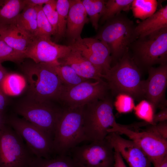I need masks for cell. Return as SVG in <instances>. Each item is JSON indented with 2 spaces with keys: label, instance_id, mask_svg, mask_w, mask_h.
I'll use <instances>...</instances> for the list:
<instances>
[{
  "label": "cell",
  "instance_id": "6da1fadb",
  "mask_svg": "<svg viewBox=\"0 0 167 167\" xmlns=\"http://www.w3.org/2000/svg\"><path fill=\"white\" fill-rule=\"evenodd\" d=\"M22 69L29 85V99L40 102L58 101L63 85L51 63H27Z\"/></svg>",
  "mask_w": 167,
  "mask_h": 167
},
{
  "label": "cell",
  "instance_id": "7a4b0ae2",
  "mask_svg": "<svg viewBox=\"0 0 167 167\" xmlns=\"http://www.w3.org/2000/svg\"><path fill=\"white\" fill-rule=\"evenodd\" d=\"M141 75V69L128 52L102 78L113 93H126L139 99L144 96L145 80Z\"/></svg>",
  "mask_w": 167,
  "mask_h": 167
},
{
  "label": "cell",
  "instance_id": "3957f363",
  "mask_svg": "<svg viewBox=\"0 0 167 167\" xmlns=\"http://www.w3.org/2000/svg\"><path fill=\"white\" fill-rule=\"evenodd\" d=\"M133 21L121 13L107 21L95 38L106 43L113 60L117 62L129 51L138 38Z\"/></svg>",
  "mask_w": 167,
  "mask_h": 167
},
{
  "label": "cell",
  "instance_id": "277c9868",
  "mask_svg": "<svg viewBox=\"0 0 167 167\" xmlns=\"http://www.w3.org/2000/svg\"><path fill=\"white\" fill-rule=\"evenodd\" d=\"M113 103L107 97L83 107V130L84 141L105 139L117 123L113 113Z\"/></svg>",
  "mask_w": 167,
  "mask_h": 167
},
{
  "label": "cell",
  "instance_id": "5b68a950",
  "mask_svg": "<svg viewBox=\"0 0 167 167\" xmlns=\"http://www.w3.org/2000/svg\"><path fill=\"white\" fill-rule=\"evenodd\" d=\"M83 107H63L53 138L55 156L67 155L71 149L84 141L83 130Z\"/></svg>",
  "mask_w": 167,
  "mask_h": 167
},
{
  "label": "cell",
  "instance_id": "8992f818",
  "mask_svg": "<svg viewBox=\"0 0 167 167\" xmlns=\"http://www.w3.org/2000/svg\"><path fill=\"white\" fill-rule=\"evenodd\" d=\"M130 50L132 52L130 55L140 69L148 70L156 64H167V27L138 37L131 44Z\"/></svg>",
  "mask_w": 167,
  "mask_h": 167
},
{
  "label": "cell",
  "instance_id": "52a82bcc",
  "mask_svg": "<svg viewBox=\"0 0 167 167\" xmlns=\"http://www.w3.org/2000/svg\"><path fill=\"white\" fill-rule=\"evenodd\" d=\"M64 108L52 101L40 102L28 99L17 104L15 113L46 133L53 139L55 129Z\"/></svg>",
  "mask_w": 167,
  "mask_h": 167
},
{
  "label": "cell",
  "instance_id": "ba28073f",
  "mask_svg": "<svg viewBox=\"0 0 167 167\" xmlns=\"http://www.w3.org/2000/svg\"><path fill=\"white\" fill-rule=\"evenodd\" d=\"M35 156L6 123L0 129V167H28Z\"/></svg>",
  "mask_w": 167,
  "mask_h": 167
},
{
  "label": "cell",
  "instance_id": "9c48e42d",
  "mask_svg": "<svg viewBox=\"0 0 167 167\" xmlns=\"http://www.w3.org/2000/svg\"><path fill=\"white\" fill-rule=\"evenodd\" d=\"M6 123L21 136L35 156L49 158L55 156L53 139L39 128L15 114L6 118Z\"/></svg>",
  "mask_w": 167,
  "mask_h": 167
},
{
  "label": "cell",
  "instance_id": "30bf717a",
  "mask_svg": "<svg viewBox=\"0 0 167 167\" xmlns=\"http://www.w3.org/2000/svg\"><path fill=\"white\" fill-rule=\"evenodd\" d=\"M67 155L72 158L77 167H114V150L106 138L88 144L77 145L71 149Z\"/></svg>",
  "mask_w": 167,
  "mask_h": 167
},
{
  "label": "cell",
  "instance_id": "8fae6325",
  "mask_svg": "<svg viewBox=\"0 0 167 167\" xmlns=\"http://www.w3.org/2000/svg\"><path fill=\"white\" fill-rule=\"evenodd\" d=\"M109 90L106 82L103 79L94 82L85 81L71 87L63 85L58 101L65 108L83 107L104 99L107 97Z\"/></svg>",
  "mask_w": 167,
  "mask_h": 167
},
{
  "label": "cell",
  "instance_id": "7c38bea8",
  "mask_svg": "<svg viewBox=\"0 0 167 167\" xmlns=\"http://www.w3.org/2000/svg\"><path fill=\"white\" fill-rule=\"evenodd\" d=\"M110 132L127 136L144 152L154 167H158L167 156V139L153 133L145 130H133L117 123Z\"/></svg>",
  "mask_w": 167,
  "mask_h": 167
},
{
  "label": "cell",
  "instance_id": "4fadbf2b",
  "mask_svg": "<svg viewBox=\"0 0 167 167\" xmlns=\"http://www.w3.org/2000/svg\"><path fill=\"white\" fill-rule=\"evenodd\" d=\"M90 61L102 75L110 69L112 61L109 47L95 38H80L70 44Z\"/></svg>",
  "mask_w": 167,
  "mask_h": 167
},
{
  "label": "cell",
  "instance_id": "5bb4252c",
  "mask_svg": "<svg viewBox=\"0 0 167 167\" xmlns=\"http://www.w3.org/2000/svg\"><path fill=\"white\" fill-rule=\"evenodd\" d=\"M71 45L57 44L51 39L35 37L24 54L25 58H30L36 63L58 62L71 51Z\"/></svg>",
  "mask_w": 167,
  "mask_h": 167
},
{
  "label": "cell",
  "instance_id": "9a60e30c",
  "mask_svg": "<svg viewBox=\"0 0 167 167\" xmlns=\"http://www.w3.org/2000/svg\"><path fill=\"white\" fill-rule=\"evenodd\" d=\"M148 77L145 80L144 97L155 109L166 107L165 92L167 85V64L148 69Z\"/></svg>",
  "mask_w": 167,
  "mask_h": 167
},
{
  "label": "cell",
  "instance_id": "2e32d148",
  "mask_svg": "<svg viewBox=\"0 0 167 167\" xmlns=\"http://www.w3.org/2000/svg\"><path fill=\"white\" fill-rule=\"evenodd\" d=\"M117 150L130 167H151V163L142 150L133 141L117 133H110L105 138Z\"/></svg>",
  "mask_w": 167,
  "mask_h": 167
},
{
  "label": "cell",
  "instance_id": "e0dca14e",
  "mask_svg": "<svg viewBox=\"0 0 167 167\" xmlns=\"http://www.w3.org/2000/svg\"><path fill=\"white\" fill-rule=\"evenodd\" d=\"M88 21L87 14L82 1L70 0L65 36L71 44L81 38L83 28Z\"/></svg>",
  "mask_w": 167,
  "mask_h": 167
},
{
  "label": "cell",
  "instance_id": "ac0fdd59",
  "mask_svg": "<svg viewBox=\"0 0 167 167\" xmlns=\"http://www.w3.org/2000/svg\"><path fill=\"white\" fill-rule=\"evenodd\" d=\"M58 62L61 65L70 66L79 75L84 79L95 81L103 79L102 75L93 65L72 47L69 54Z\"/></svg>",
  "mask_w": 167,
  "mask_h": 167
},
{
  "label": "cell",
  "instance_id": "d6986e66",
  "mask_svg": "<svg viewBox=\"0 0 167 167\" xmlns=\"http://www.w3.org/2000/svg\"><path fill=\"white\" fill-rule=\"evenodd\" d=\"M0 37L10 46L24 54L35 38L21 28L15 21L2 25Z\"/></svg>",
  "mask_w": 167,
  "mask_h": 167
},
{
  "label": "cell",
  "instance_id": "ffe728a7",
  "mask_svg": "<svg viewBox=\"0 0 167 167\" xmlns=\"http://www.w3.org/2000/svg\"><path fill=\"white\" fill-rule=\"evenodd\" d=\"M167 27V5L161 7L152 15L141 21L135 27L138 37L149 35Z\"/></svg>",
  "mask_w": 167,
  "mask_h": 167
},
{
  "label": "cell",
  "instance_id": "44dd1931",
  "mask_svg": "<svg viewBox=\"0 0 167 167\" xmlns=\"http://www.w3.org/2000/svg\"><path fill=\"white\" fill-rule=\"evenodd\" d=\"M25 6L24 0H0V24L15 21Z\"/></svg>",
  "mask_w": 167,
  "mask_h": 167
},
{
  "label": "cell",
  "instance_id": "7402d4cb",
  "mask_svg": "<svg viewBox=\"0 0 167 167\" xmlns=\"http://www.w3.org/2000/svg\"><path fill=\"white\" fill-rule=\"evenodd\" d=\"M26 85V79L23 76L16 73H7L1 83L0 87L6 95L14 96L20 94Z\"/></svg>",
  "mask_w": 167,
  "mask_h": 167
},
{
  "label": "cell",
  "instance_id": "603a6c76",
  "mask_svg": "<svg viewBox=\"0 0 167 167\" xmlns=\"http://www.w3.org/2000/svg\"><path fill=\"white\" fill-rule=\"evenodd\" d=\"M15 21L26 32L35 37L37 29V11L35 7L25 6Z\"/></svg>",
  "mask_w": 167,
  "mask_h": 167
},
{
  "label": "cell",
  "instance_id": "cb8c5ba5",
  "mask_svg": "<svg viewBox=\"0 0 167 167\" xmlns=\"http://www.w3.org/2000/svg\"><path fill=\"white\" fill-rule=\"evenodd\" d=\"M51 63L62 84L65 87H72L83 82L91 80L79 75L75 71L68 65H61L59 62Z\"/></svg>",
  "mask_w": 167,
  "mask_h": 167
},
{
  "label": "cell",
  "instance_id": "d4e9b609",
  "mask_svg": "<svg viewBox=\"0 0 167 167\" xmlns=\"http://www.w3.org/2000/svg\"><path fill=\"white\" fill-rule=\"evenodd\" d=\"M28 167H77L69 155H56L49 158L35 156Z\"/></svg>",
  "mask_w": 167,
  "mask_h": 167
},
{
  "label": "cell",
  "instance_id": "484cf974",
  "mask_svg": "<svg viewBox=\"0 0 167 167\" xmlns=\"http://www.w3.org/2000/svg\"><path fill=\"white\" fill-rule=\"evenodd\" d=\"M82 4L95 30L99 27V22L104 12L105 1L103 0H83Z\"/></svg>",
  "mask_w": 167,
  "mask_h": 167
},
{
  "label": "cell",
  "instance_id": "4316f807",
  "mask_svg": "<svg viewBox=\"0 0 167 167\" xmlns=\"http://www.w3.org/2000/svg\"><path fill=\"white\" fill-rule=\"evenodd\" d=\"M157 5L156 0H134L131 8L135 17L144 20L156 12Z\"/></svg>",
  "mask_w": 167,
  "mask_h": 167
},
{
  "label": "cell",
  "instance_id": "83f0119b",
  "mask_svg": "<svg viewBox=\"0 0 167 167\" xmlns=\"http://www.w3.org/2000/svg\"><path fill=\"white\" fill-rule=\"evenodd\" d=\"M133 0H108L105 1V9L101 19L103 23L121 13L127 11L131 8Z\"/></svg>",
  "mask_w": 167,
  "mask_h": 167
},
{
  "label": "cell",
  "instance_id": "f1b7e54d",
  "mask_svg": "<svg viewBox=\"0 0 167 167\" xmlns=\"http://www.w3.org/2000/svg\"><path fill=\"white\" fill-rule=\"evenodd\" d=\"M70 6L69 0H57L56 9L58 13V22L55 41H58L65 36L67 19Z\"/></svg>",
  "mask_w": 167,
  "mask_h": 167
},
{
  "label": "cell",
  "instance_id": "f546056e",
  "mask_svg": "<svg viewBox=\"0 0 167 167\" xmlns=\"http://www.w3.org/2000/svg\"><path fill=\"white\" fill-rule=\"evenodd\" d=\"M42 7H35L37 11V29L35 37L51 39V36L54 35L53 29L43 11Z\"/></svg>",
  "mask_w": 167,
  "mask_h": 167
},
{
  "label": "cell",
  "instance_id": "4dcf8cb0",
  "mask_svg": "<svg viewBox=\"0 0 167 167\" xmlns=\"http://www.w3.org/2000/svg\"><path fill=\"white\" fill-rule=\"evenodd\" d=\"M136 116L148 124L153 125L155 109L153 105L147 100L141 101L133 110Z\"/></svg>",
  "mask_w": 167,
  "mask_h": 167
},
{
  "label": "cell",
  "instance_id": "1f68e13d",
  "mask_svg": "<svg viewBox=\"0 0 167 167\" xmlns=\"http://www.w3.org/2000/svg\"><path fill=\"white\" fill-rule=\"evenodd\" d=\"M25 58L24 54L10 46L0 37V62L10 61L20 63Z\"/></svg>",
  "mask_w": 167,
  "mask_h": 167
},
{
  "label": "cell",
  "instance_id": "d6a6232c",
  "mask_svg": "<svg viewBox=\"0 0 167 167\" xmlns=\"http://www.w3.org/2000/svg\"><path fill=\"white\" fill-rule=\"evenodd\" d=\"M113 105L120 113L131 112L134 110L135 106L133 98L124 93H120L117 95Z\"/></svg>",
  "mask_w": 167,
  "mask_h": 167
},
{
  "label": "cell",
  "instance_id": "836d02e7",
  "mask_svg": "<svg viewBox=\"0 0 167 167\" xmlns=\"http://www.w3.org/2000/svg\"><path fill=\"white\" fill-rule=\"evenodd\" d=\"M56 2L57 0H50L42 7L43 11L52 27L54 36H55L57 32L58 22Z\"/></svg>",
  "mask_w": 167,
  "mask_h": 167
},
{
  "label": "cell",
  "instance_id": "e575fe53",
  "mask_svg": "<svg viewBox=\"0 0 167 167\" xmlns=\"http://www.w3.org/2000/svg\"><path fill=\"white\" fill-rule=\"evenodd\" d=\"M145 130L167 139V121L160 122L155 125H150Z\"/></svg>",
  "mask_w": 167,
  "mask_h": 167
},
{
  "label": "cell",
  "instance_id": "d590c367",
  "mask_svg": "<svg viewBox=\"0 0 167 167\" xmlns=\"http://www.w3.org/2000/svg\"><path fill=\"white\" fill-rule=\"evenodd\" d=\"M167 109L166 107L161 109V110L156 114H155L153 125L161 122L167 121Z\"/></svg>",
  "mask_w": 167,
  "mask_h": 167
},
{
  "label": "cell",
  "instance_id": "8d00e7d4",
  "mask_svg": "<svg viewBox=\"0 0 167 167\" xmlns=\"http://www.w3.org/2000/svg\"><path fill=\"white\" fill-rule=\"evenodd\" d=\"M114 167H127L123 159L118 151L114 149Z\"/></svg>",
  "mask_w": 167,
  "mask_h": 167
},
{
  "label": "cell",
  "instance_id": "74e56055",
  "mask_svg": "<svg viewBox=\"0 0 167 167\" xmlns=\"http://www.w3.org/2000/svg\"><path fill=\"white\" fill-rule=\"evenodd\" d=\"M25 6L35 7L37 6H43L49 2L50 0H24Z\"/></svg>",
  "mask_w": 167,
  "mask_h": 167
},
{
  "label": "cell",
  "instance_id": "f35d334b",
  "mask_svg": "<svg viewBox=\"0 0 167 167\" xmlns=\"http://www.w3.org/2000/svg\"><path fill=\"white\" fill-rule=\"evenodd\" d=\"M6 95L0 87V111L4 112L7 105V101Z\"/></svg>",
  "mask_w": 167,
  "mask_h": 167
},
{
  "label": "cell",
  "instance_id": "ab89813d",
  "mask_svg": "<svg viewBox=\"0 0 167 167\" xmlns=\"http://www.w3.org/2000/svg\"><path fill=\"white\" fill-rule=\"evenodd\" d=\"M8 72L0 62V84Z\"/></svg>",
  "mask_w": 167,
  "mask_h": 167
},
{
  "label": "cell",
  "instance_id": "60d3db41",
  "mask_svg": "<svg viewBox=\"0 0 167 167\" xmlns=\"http://www.w3.org/2000/svg\"><path fill=\"white\" fill-rule=\"evenodd\" d=\"M6 118L4 112L0 111V129L6 123Z\"/></svg>",
  "mask_w": 167,
  "mask_h": 167
},
{
  "label": "cell",
  "instance_id": "b9f144b4",
  "mask_svg": "<svg viewBox=\"0 0 167 167\" xmlns=\"http://www.w3.org/2000/svg\"><path fill=\"white\" fill-rule=\"evenodd\" d=\"M158 167H167V156L165 158Z\"/></svg>",
  "mask_w": 167,
  "mask_h": 167
},
{
  "label": "cell",
  "instance_id": "7bdbcfd3",
  "mask_svg": "<svg viewBox=\"0 0 167 167\" xmlns=\"http://www.w3.org/2000/svg\"><path fill=\"white\" fill-rule=\"evenodd\" d=\"M2 25L0 24V30H1V27H2Z\"/></svg>",
  "mask_w": 167,
  "mask_h": 167
}]
</instances>
